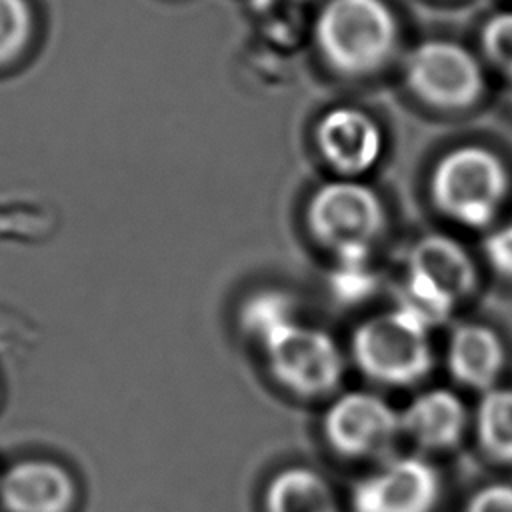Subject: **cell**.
<instances>
[{
	"mask_svg": "<svg viewBox=\"0 0 512 512\" xmlns=\"http://www.w3.org/2000/svg\"><path fill=\"white\" fill-rule=\"evenodd\" d=\"M398 40L396 16L384 0H326L314 20V42L322 60L350 78L382 70Z\"/></svg>",
	"mask_w": 512,
	"mask_h": 512,
	"instance_id": "cell-1",
	"label": "cell"
},
{
	"mask_svg": "<svg viewBox=\"0 0 512 512\" xmlns=\"http://www.w3.org/2000/svg\"><path fill=\"white\" fill-rule=\"evenodd\" d=\"M474 286L476 268L466 248L446 234H426L408 252L396 308L430 330L444 322Z\"/></svg>",
	"mask_w": 512,
	"mask_h": 512,
	"instance_id": "cell-2",
	"label": "cell"
},
{
	"mask_svg": "<svg viewBox=\"0 0 512 512\" xmlns=\"http://www.w3.org/2000/svg\"><path fill=\"white\" fill-rule=\"evenodd\" d=\"M508 186L504 162L480 144H462L444 152L430 174V196L436 210L468 228H486L496 220Z\"/></svg>",
	"mask_w": 512,
	"mask_h": 512,
	"instance_id": "cell-3",
	"label": "cell"
},
{
	"mask_svg": "<svg viewBox=\"0 0 512 512\" xmlns=\"http://www.w3.org/2000/svg\"><path fill=\"white\" fill-rule=\"evenodd\" d=\"M386 208L374 188L358 178L320 184L306 206L310 236L338 262L366 260L386 230Z\"/></svg>",
	"mask_w": 512,
	"mask_h": 512,
	"instance_id": "cell-4",
	"label": "cell"
},
{
	"mask_svg": "<svg viewBox=\"0 0 512 512\" xmlns=\"http://www.w3.org/2000/svg\"><path fill=\"white\" fill-rule=\"evenodd\" d=\"M350 354L366 378L388 388L422 382L434 364L430 330L400 308L362 320L352 332Z\"/></svg>",
	"mask_w": 512,
	"mask_h": 512,
	"instance_id": "cell-5",
	"label": "cell"
},
{
	"mask_svg": "<svg viewBox=\"0 0 512 512\" xmlns=\"http://www.w3.org/2000/svg\"><path fill=\"white\" fill-rule=\"evenodd\" d=\"M262 352L276 384L294 396L322 398L342 382L344 352L336 338L318 326L296 322Z\"/></svg>",
	"mask_w": 512,
	"mask_h": 512,
	"instance_id": "cell-6",
	"label": "cell"
},
{
	"mask_svg": "<svg viewBox=\"0 0 512 512\" xmlns=\"http://www.w3.org/2000/svg\"><path fill=\"white\" fill-rule=\"evenodd\" d=\"M410 92L438 110H464L476 104L486 80L480 60L452 40H424L404 64Z\"/></svg>",
	"mask_w": 512,
	"mask_h": 512,
	"instance_id": "cell-7",
	"label": "cell"
},
{
	"mask_svg": "<svg viewBox=\"0 0 512 512\" xmlns=\"http://www.w3.org/2000/svg\"><path fill=\"white\" fill-rule=\"evenodd\" d=\"M322 432L328 446L344 458L384 460L402 436L400 412L376 392L350 390L330 402Z\"/></svg>",
	"mask_w": 512,
	"mask_h": 512,
	"instance_id": "cell-8",
	"label": "cell"
},
{
	"mask_svg": "<svg viewBox=\"0 0 512 512\" xmlns=\"http://www.w3.org/2000/svg\"><path fill=\"white\" fill-rule=\"evenodd\" d=\"M440 474L422 456H392L352 488L354 512H434L440 502Z\"/></svg>",
	"mask_w": 512,
	"mask_h": 512,
	"instance_id": "cell-9",
	"label": "cell"
},
{
	"mask_svg": "<svg viewBox=\"0 0 512 512\" xmlns=\"http://www.w3.org/2000/svg\"><path fill=\"white\" fill-rule=\"evenodd\" d=\"M314 142L324 162L342 178H358L372 170L384 150L378 122L354 106L326 110L314 128Z\"/></svg>",
	"mask_w": 512,
	"mask_h": 512,
	"instance_id": "cell-10",
	"label": "cell"
},
{
	"mask_svg": "<svg viewBox=\"0 0 512 512\" xmlns=\"http://www.w3.org/2000/svg\"><path fill=\"white\" fill-rule=\"evenodd\" d=\"M76 498L72 472L50 458H22L0 474L4 512H70Z\"/></svg>",
	"mask_w": 512,
	"mask_h": 512,
	"instance_id": "cell-11",
	"label": "cell"
},
{
	"mask_svg": "<svg viewBox=\"0 0 512 512\" xmlns=\"http://www.w3.org/2000/svg\"><path fill=\"white\" fill-rule=\"evenodd\" d=\"M468 422L464 400L448 388L422 390L400 412L402 436L426 452L454 448L462 440Z\"/></svg>",
	"mask_w": 512,
	"mask_h": 512,
	"instance_id": "cell-12",
	"label": "cell"
},
{
	"mask_svg": "<svg viewBox=\"0 0 512 512\" xmlns=\"http://www.w3.org/2000/svg\"><path fill=\"white\" fill-rule=\"evenodd\" d=\"M506 362L500 336L486 324L466 322L452 330L446 342V366L464 388L490 390L496 386Z\"/></svg>",
	"mask_w": 512,
	"mask_h": 512,
	"instance_id": "cell-13",
	"label": "cell"
},
{
	"mask_svg": "<svg viewBox=\"0 0 512 512\" xmlns=\"http://www.w3.org/2000/svg\"><path fill=\"white\" fill-rule=\"evenodd\" d=\"M264 512H340L328 480L306 466H288L276 472L262 498Z\"/></svg>",
	"mask_w": 512,
	"mask_h": 512,
	"instance_id": "cell-14",
	"label": "cell"
},
{
	"mask_svg": "<svg viewBox=\"0 0 512 512\" xmlns=\"http://www.w3.org/2000/svg\"><path fill=\"white\" fill-rule=\"evenodd\" d=\"M296 322H300L296 300L288 292L276 288H264L250 294L238 310L240 330L260 350Z\"/></svg>",
	"mask_w": 512,
	"mask_h": 512,
	"instance_id": "cell-15",
	"label": "cell"
},
{
	"mask_svg": "<svg viewBox=\"0 0 512 512\" xmlns=\"http://www.w3.org/2000/svg\"><path fill=\"white\" fill-rule=\"evenodd\" d=\"M474 430L482 450L512 462V388H490L482 394L474 412Z\"/></svg>",
	"mask_w": 512,
	"mask_h": 512,
	"instance_id": "cell-16",
	"label": "cell"
},
{
	"mask_svg": "<svg viewBox=\"0 0 512 512\" xmlns=\"http://www.w3.org/2000/svg\"><path fill=\"white\" fill-rule=\"evenodd\" d=\"M32 12L26 0H0V64L20 54L30 38Z\"/></svg>",
	"mask_w": 512,
	"mask_h": 512,
	"instance_id": "cell-17",
	"label": "cell"
},
{
	"mask_svg": "<svg viewBox=\"0 0 512 512\" xmlns=\"http://www.w3.org/2000/svg\"><path fill=\"white\" fill-rule=\"evenodd\" d=\"M482 50L488 62L506 76L512 90V10L498 12L484 24Z\"/></svg>",
	"mask_w": 512,
	"mask_h": 512,
	"instance_id": "cell-18",
	"label": "cell"
},
{
	"mask_svg": "<svg viewBox=\"0 0 512 512\" xmlns=\"http://www.w3.org/2000/svg\"><path fill=\"white\" fill-rule=\"evenodd\" d=\"M484 256L496 274L512 280V222L488 232L484 238Z\"/></svg>",
	"mask_w": 512,
	"mask_h": 512,
	"instance_id": "cell-19",
	"label": "cell"
},
{
	"mask_svg": "<svg viewBox=\"0 0 512 512\" xmlns=\"http://www.w3.org/2000/svg\"><path fill=\"white\" fill-rule=\"evenodd\" d=\"M464 512H512V486L494 482L478 488L468 498Z\"/></svg>",
	"mask_w": 512,
	"mask_h": 512,
	"instance_id": "cell-20",
	"label": "cell"
}]
</instances>
